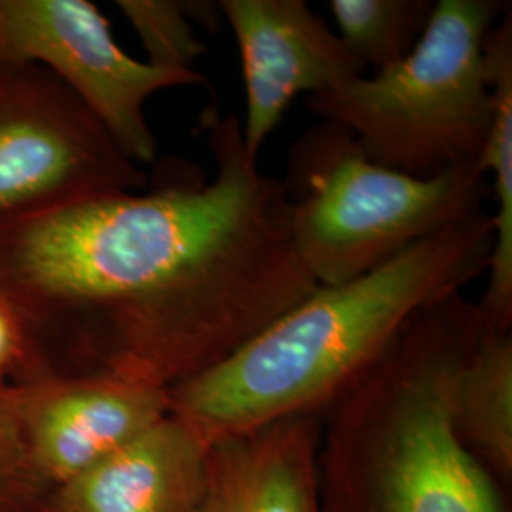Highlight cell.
Listing matches in <instances>:
<instances>
[{"mask_svg":"<svg viewBox=\"0 0 512 512\" xmlns=\"http://www.w3.org/2000/svg\"><path fill=\"white\" fill-rule=\"evenodd\" d=\"M202 128L209 181L186 173L0 226V298L23 338L14 382L118 374L169 391L319 287L287 186L247 150L241 118L209 110Z\"/></svg>","mask_w":512,"mask_h":512,"instance_id":"cell-1","label":"cell"},{"mask_svg":"<svg viewBox=\"0 0 512 512\" xmlns=\"http://www.w3.org/2000/svg\"><path fill=\"white\" fill-rule=\"evenodd\" d=\"M492 215L444 228L376 270L313 293L220 365L169 389L171 414L209 442L319 416L376 365L421 311L488 270Z\"/></svg>","mask_w":512,"mask_h":512,"instance_id":"cell-2","label":"cell"},{"mask_svg":"<svg viewBox=\"0 0 512 512\" xmlns=\"http://www.w3.org/2000/svg\"><path fill=\"white\" fill-rule=\"evenodd\" d=\"M480 329L476 302L442 300L330 406L317 458L323 512H507L452 410Z\"/></svg>","mask_w":512,"mask_h":512,"instance_id":"cell-3","label":"cell"},{"mask_svg":"<svg viewBox=\"0 0 512 512\" xmlns=\"http://www.w3.org/2000/svg\"><path fill=\"white\" fill-rule=\"evenodd\" d=\"M511 4L439 0L403 61L332 92L306 109L346 129L366 158L412 177L478 165L492 122L484 44Z\"/></svg>","mask_w":512,"mask_h":512,"instance_id":"cell-4","label":"cell"},{"mask_svg":"<svg viewBox=\"0 0 512 512\" xmlns=\"http://www.w3.org/2000/svg\"><path fill=\"white\" fill-rule=\"evenodd\" d=\"M283 183L296 251L321 287L357 279L486 213L490 190L478 165L421 179L374 164L346 129L325 122L294 143Z\"/></svg>","mask_w":512,"mask_h":512,"instance_id":"cell-5","label":"cell"},{"mask_svg":"<svg viewBox=\"0 0 512 512\" xmlns=\"http://www.w3.org/2000/svg\"><path fill=\"white\" fill-rule=\"evenodd\" d=\"M145 188L141 165L63 82L35 63L0 59V226Z\"/></svg>","mask_w":512,"mask_h":512,"instance_id":"cell-6","label":"cell"},{"mask_svg":"<svg viewBox=\"0 0 512 512\" xmlns=\"http://www.w3.org/2000/svg\"><path fill=\"white\" fill-rule=\"evenodd\" d=\"M0 59L35 63L54 74L137 165L158 156L148 99L207 84L196 69H160L124 52L109 19L90 0H0Z\"/></svg>","mask_w":512,"mask_h":512,"instance_id":"cell-7","label":"cell"},{"mask_svg":"<svg viewBox=\"0 0 512 512\" xmlns=\"http://www.w3.org/2000/svg\"><path fill=\"white\" fill-rule=\"evenodd\" d=\"M219 6L238 44L241 133L255 158L298 95L332 92L368 73L304 0H222Z\"/></svg>","mask_w":512,"mask_h":512,"instance_id":"cell-8","label":"cell"},{"mask_svg":"<svg viewBox=\"0 0 512 512\" xmlns=\"http://www.w3.org/2000/svg\"><path fill=\"white\" fill-rule=\"evenodd\" d=\"M12 391L27 450L50 492L171 414L169 391L118 374L33 376Z\"/></svg>","mask_w":512,"mask_h":512,"instance_id":"cell-9","label":"cell"},{"mask_svg":"<svg viewBox=\"0 0 512 512\" xmlns=\"http://www.w3.org/2000/svg\"><path fill=\"white\" fill-rule=\"evenodd\" d=\"M211 442L167 414L143 435L52 490L40 512H196Z\"/></svg>","mask_w":512,"mask_h":512,"instance_id":"cell-10","label":"cell"},{"mask_svg":"<svg viewBox=\"0 0 512 512\" xmlns=\"http://www.w3.org/2000/svg\"><path fill=\"white\" fill-rule=\"evenodd\" d=\"M319 416H291L213 440L196 512H323Z\"/></svg>","mask_w":512,"mask_h":512,"instance_id":"cell-11","label":"cell"},{"mask_svg":"<svg viewBox=\"0 0 512 512\" xmlns=\"http://www.w3.org/2000/svg\"><path fill=\"white\" fill-rule=\"evenodd\" d=\"M492 90V122L478 167L492 175L495 209L494 249L488 262V287L476 302L482 325L512 327V18L511 8L490 31L484 44Z\"/></svg>","mask_w":512,"mask_h":512,"instance_id":"cell-12","label":"cell"},{"mask_svg":"<svg viewBox=\"0 0 512 512\" xmlns=\"http://www.w3.org/2000/svg\"><path fill=\"white\" fill-rule=\"evenodd\" d=\"M454 423L461 440L495 475H512L511 330L482 325L454 387Z\"/></svg>","mask_w":512,"mask_h":512,"instance_id":"cell-13","label":"cell"},{"mask_svg":"<svg viewBox=\"0 0 512 512\" xmlns=\"http://www.w3.org/2000/svg\"><path fill=\"white\" fill-rule=\"evenodd\" d=\"M429 0H332L338 37L363 65L380 73L410 54L431 19Z\"/></svg>","mask_w":512,"mask_h":512,"instance_id":"cell-14","label":"cell"},{"mask_svg":"<svg viewBox=\"0 0 512 512\" xmlns=\"http://www.w3.org/2000/svg\"><path fill=\"white\" fill-rule=\"evenodd\" d=\"M116 6L141 38L147 63L169 71L194 69V61L205 54L196 25L217 31L224 19L219 2L118 0Z\"/></svg>","mask_w":512,"mask_h":512,"instance_id":"cell-15","label":"cell"},{"mask_svg":"<svg viewBox=\"0 0 512 512\" xmlns=\"http://www.w3.org/2000/svg\"><path fill=\"white\" fill-rule=\"evenodd\" d=\"M50 490L38 475L19 425L12 384L0 387V512H35Z\"/></svg>","mask_w":512,"mask_h":512,"instance_id":"cell-16","label":"cell"},{"mask_svg":"<svg viewBox=\"0 0 512 512\" xmlns=\"http://www.w3.org/2000/svg\"><path fill=\"white\" fill-rule=\"evenodd\" d=\"M23 365V338L18 321L0 298V387L12 384Z\"/></svg>","mask_w":512,"mask_h":512,"instance_id":"cell-17","label":"cell"},{"mask_svg":"<svg viewBox=\"0 0 512 512\" xmlns=\"http://www.w3.org/2000/svg\"><path fill=\"white\" fill-rule=\"evenodd\" d=\"M35 512H40V509H38V511H35Z\"/></svg>","mask_w":512,"mask_h":512,"instance_id":"cell-18","label":"cell"}]
</instances>
